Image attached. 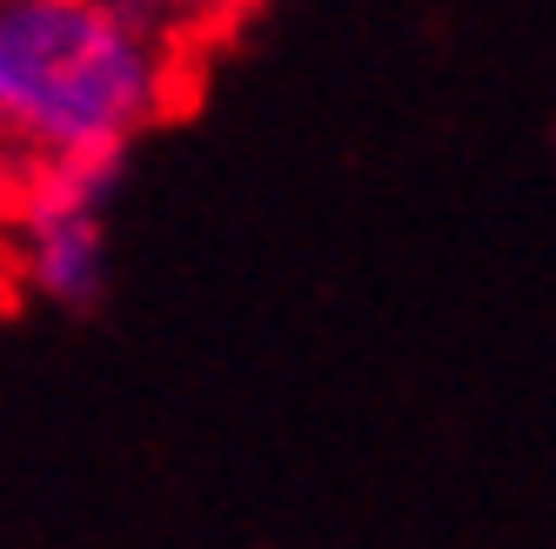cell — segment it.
<instances>
[{"label":"cell","mask_w":556,"mask_h":549,"mask_svg":"<svg viewBox=\"0 0 556 549\" xmlns=\"http://www.w3.org/2000/svg\"><path fill=\"white\" fill-rule=\"evenodd\" d=\"M181 94V34L154 8L0 0V148L41 168L128 162Z\"/></svg>","instance_id":"6da1fadb"},{"label":"cell","mask_w":556,"mask_h":549,"mask_svg":"<svg viewBox=\"0 0 556 549\" xmlns=\"http://www.w3.org/2000/svg\"><path fill=\"white\" fill-rule=\"evenodd\" d=\"M122 188V162L41 168L21 202L14 255L27 289H41L54 308H88L108 289V194Z\"/></svg>","instance_id":"7a4b0ae2"}]
</instances>
